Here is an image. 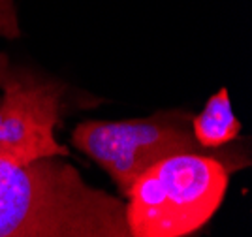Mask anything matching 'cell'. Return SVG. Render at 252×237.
<instances>
[{"mask_svg":"<svg viewBox=\"0 0 252 237\" xmlns=\"http://www.w3.org/2000/svg\"><path fill=\"white\" fill-rule=\"evenodd\" d=\"M0 237H132L125 200L87 183L66 156L0 160Z\"/></svg>","mask_w":252,"mask_h":237,"instance_id":"obj_1","label":"cell"},{"mask_svg":"<svg viewBox=\"0 0 252 237\" xmlns=\"http://www.w3.org/2000/svg\"><path fill=\"white\" fill-rule=\"evenodd\" d=\"M63 107V83L0 53V160L29 164L68 156L55 134Z\"/></svg>","mask_w":252,"mask_h":237,"instance_id":"obj_4","label":"cell"},{"mask_svg":"<svg viewBox=\"0 0 252 237\" xmlns=\"http://www.w3.org/2000/svg\"><path fill=\"white\" fill-rule=\"evenodd\" d=\"M70 141L109 175L123 200L145 169L169 156L185 153L213 156L230 171L251 166L247 139L239 137L226 151H209L192 132V113L183 109L123 121H85L74 128Z\"/></svg>","mask_w":252,"mask_h":237,"instance_id":"obj_2","label":"cell"},{"mask_svg":"<svg viewBox=\"0 0 252 237\" xmlns=\"http://www.w3.org/2000/svg\"><path fill=\"white\" fill-rule=\"evenodd\" d=\"M192 132L198 143L209 151H226L239 139L241 123L231 111L226 89L213 94L200 113L192 115Z\"/></svg>","mask_w":252,"mask_h":237,"instance_id":"obj_5","label":"cell"},{"mask_svg":"<svg viewBox=\"0 0 252 237\" xmlns=\"http://www.w3.org/2000/svg\"><path fill=\"white\" fill-rule=\"evenodd\" d=\"M231 171L205 155H175L145 169L125 198L132 237H189L220 209Z\"/></svg>","mask_w":252,"mask_h":237,"instance_id":"obj_3","label":"cell"},{"mask_svg":"<svg viewBox=\"0 0 252 237\" xmlns=\"http://www.w3.org/2000/svg\"><path fill=\"white\" fill-rule=\"evenodd\" d=\"M0 36L8 40H15L21 36L15 0H0Z\"/></svg>","mask_w":252,"mask_h":237,"instance_id":"obj_6","label":"cell"}]
</instances>
